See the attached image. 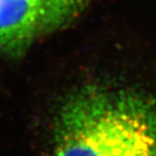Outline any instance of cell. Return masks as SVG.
I'll return each mask as SVG.
<instances>
[{"instance_id": "6da1fadb", "label": "cell", "mask_w": 156, "mask_h": 156, "mask_svg": "<svg viewBox=\"0 0 156 156\" xmlns=\"http://www.w3.org/2000/svg\"><path fill=\"white\" fill-rule=\"evenodd\" d=\"M51 156H156V96L132 86H79L55 114Z\"/></svg>"}, {"instance_id": "7a4b0ae2", "label": "cell", "mask_w": 156, "mask_h": 156, "mask_svg": "<svg viewBox=\"0 0 156 156\" xmlns=\"http://www.w3.org/2000/svg\"><path fill=\"white\" fill-rule=\"evenodd\" d=\"M84 0H0V53L20 58L36 40L67 25Z\"/></svg>"}]
</instances>
